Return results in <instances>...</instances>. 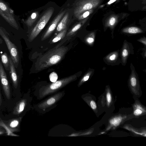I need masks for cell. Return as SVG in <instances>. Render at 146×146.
Instances as JSON below:
<instances>
[{"instance_id": "obj_1", "label": "cell", "mask_w": 146, "mask_h": 146, "mask_svg": "<svg viewBox=\"0 0 146 146\" xmlns=\"http://www.w3.org/2000/svg\"><path fill=\"white\" fill-rule=\"evenodd\" d=\"M68 50L62 46L51 50L42 55L36 63V70L40 71L56 64L63 58Z\"/></svg>"}, {"instance_id": "obj_2", "label": "cell", "mask_w": 146, "mask_h": 146, "mask_svg": "<svg viewBox=\"0 0 146 146\" xmlns=\"http://www.w3.org/2000/svg\"><path fill=\"white\" fill-rule=\"evenodd\" d=\"M76 75H73L41 87L38 92L40 99L51 95L77 79Z\"/></svg>"}, {"instance_id": "obj_3", "label": "cell", "mask_w": 146, "mask_h": 146, "mask_svg": "<svg viewBox=\"0 0 146 146\" xmlns=\"http://www.w3.org/2000/svg\"><path fill=\"white\" fill-rule=\"evenodd\" d=\"M54 11V9L52 7L48 8L45 11L31 30L29 38L30 42L34 40L43 29L50 19Z\"/></svg>"}, {"instance_id": "obj_4", "label": "cell", "mask_w": 146, "mask_h": 146, "mask_svg": "<svg viewBox=\"0 0 146 146\" xmlns=\"http://www.w3.org/2000/svg\"><path fill=\"white\" fill-rule=\"evenodd\" d=\"M64 92H61L53 94L46 99L36 104V110L39 112L45 113L47 112L52 108L56 106V103L63 96Z\"/></svg>"}, {"instance_id": "obj_5", "label": "cell", "mask_w": 146, "mask_h": 146, "mask_svg": "<svg viewBox=\"0 0 146 146\" xmlns=\"http://www.w3.org/2000/svg\"><path fill=\"white\" fill-rule=\"evenodd\" d=\"M0 35L5 42L13 63L16 66L17 65L19 61V56L17 47L10 41L0 28Z\"/></svg>"}, {"instance_id": "obj_6", "label": "cell", "mask_w": 146, "mask_h": 146, "mask_svg": "<svg viewBox=\"0 0 146 146\" xmlns=\"http://www.w3.org/2000/svg\"><path fill=\"white\" fill-rule=\"evenodd\" d=\"M0 79L7 98L9 100L11 97L10 90L6 74L2 64L0 61Z\"/></svg>"}, {"instance_id": "obj_7", "label": "cell", "mask_w": 146, "mask_h": 146, "mask_svg": "<svg viewBox=\"0 0 146 146\" xmlns=\"http://www.w3.org/2000/svg\"><path fill=\"white\" fill-rule=\"evenodd\" d=\"M65 11H62L55 18L47 30L42 36L41 40H44L48 38L57 27L60 19L63 16Z\"/></svg>"}, {"instance_id": "obj_8", "label": "cell", "mask_w": 146, "mask_h": 146, "mask_svg": "<svg viewBox=\"0 0 146 146\" xmlns=\"http://www.w3.org/2000/svg\"><path fill=\"white\" fill-rule=\"evenodd\" d=\"M9 67L11 76L14 87L17 88L18 83V79L13 62L10 57H9Z\"/></svg>"}, {"instance_id": "obj_9", "label": "cell", "mask_w": 146, "mask_h": 146, "mask_svg": "<svg viewBox=\"0 0 146 146\" xmlns=\"http://www.w3.org/2000/svg\"><path fill=\"white\" fill-rule=\"evenodd\" d=\"M22 117H20L12 119L7 125V127L11 131H18Z\"/></svg>"}, {"instance_id": "obj_10", "label": "cell", "mask_w": 146, "mask_h": 146, "mask_svg": "<svg viewBox=\"0 0 146 146\" xmlns=\"http://www.w3.org/2000/svg\"><path fill=\"white\" fill-rule=\"evenodd\" d=\"M26 103L27 100L26 99H23L20 101L14 109L13 114L15 115H18L20 114L24 110Z\"/></svg>"}, {"instance_id": "obj_11", "label": "cell", "mask_w": 146, "mask_h": 146, "mask_svg": "<svg viewBox=\"0 0 146 146\" xmlns=\"http://www.w3.org/2000/svg\"><path fill=\"white\" fill-rule=\"evenodd\" d=\"M68 13H67L63 17L62 19L59 22L56 27L57 31L60 32L66 28V25L68 20Z\"/></svg>"}, {"instance_id": "obj_12", "label": "cell", "mask_w": 146, "mask_h": 146, "mask_svg": "<svg viewBox=\"0 0 146 146\" xmlns=\"http://www.w3.org/2000/svg\"><path fill=\"white\" fill-rule=\"evenodd\" d=\"M13 13V11L10 9L6 3L0 0V14L1 15L12 14Z\"/></svg>"}, {"instance_id": "obj_13", "label": "cell", "mask_w": 146, "mask_h": 146, "mask_svg": "<svg viewBox=\"0 0 146 146\" xmlns=\"http://www.w3.org/2000/svg\"><path fill=\"white\" fill-rule=\"evenodd\" d=\"M38 12L33 13L25 21V23L28 27L31 26L38 18Z\"/></svg>"}, {"instance_id": "obj_14", "label": "cell", "mask_w": 146, "mask_h": 146, "mask_svg": "<svg viewBox=\"0 0 146 146\" xmlns=\"http://www.w3.org/2000/svg\"><path fill=\"white\" fill-rule=\"evenodd\" d=\"M129 53V50L128 44L125 42L123 46L121 52V57L123 62L125 63Z\"/></svg>"}, {"instance_id": "obj_15", "label": "cell", "mask_w": 146, "mask_h": 146, "mask_svg": "<svg viewBox=\"0 0 146 146\" xmlns=\"http://www.w3.org/2000/svg\"><path fill=\"white\" fill-rule=\"evenodd\" d=\"M123 32L125 33L131 34L142 33L143 31L140 29L135 27H130L123 29Z\"/></svg>"}, {"instance_id": "obj_16", "label": "cell", "mask_w": 146, "mask_h": 146, "mask_svg": "<svg viewBox=\"0 0 146 146\" xmlns=\"http://www.w3.org/2000/svg\"><path fill=\"white\" fill-rule=\"evenodd\" d=\"M67 28L60 31L52 40V43L56 42L62 39L65 37L67 32Z\"/></svg>"}, {"instance_id": "obj_17", "label": "cell", "mask_w": 146, "mask_h": 146, "mask_svg": "<svg viewBox=\"0 0 146 146\" xmlns=\"http://www.w3.org/2000/svg\"><path fill=\"white\" fill-rule=\"evenodd\" d=\"M1 60L6 70H8L9 66V59L5 52L1 54Z\"/></svg>"}, {"instance_id": "obj_18", "label": "cell", "mask_w": 146, "mask_h": 146, "mask_svg": "<svg viewBox=\"0 0 146 146\" xmlns=\"http://www.w3.org/2000/svg\"><path fill=\"white\" fill-rule=\"evenodd\" d=\"M82 25L81 23H79L74 26L68 33L67 36L72 35L75 33L81 27Z\"/></svg>"}, {"instance_id": "obj_19", "label": "cell", "mask_w": 146, "mask_h": 146, "mask_svg": "<svg viewBox=\"0 0 146 146\" xmlns=\"http://www.w3.org/2000/svg\"><path fill=\"white\" fill-rule=\"evenodd\" d=\"M92 73V71H90L87 72L82 78L78 85H80L83 82L88 80Z\"/></svg>"}, {"instance_id": "obj_20", "label": "cell", "mask_w": 146, "mask_h": 146, "mask_svg": "<svg viewBox=\"0 0 146 146\" xmlns=\"http://www.w3.org/2000/svg\"><path fill=\"white\" fill-rule=\"evenodd\" d=\"M49 77L50 81L53 82L57 80L58 78V76L56 72H53L50 74Z\"/></svg>"}, {"instance_id": "obj_21", "label": "cell", "mask_w": 146, "mask_h": 146, "mask_svg": "<svg viewBox=\"0 0 146 146\" xmlns=\"http://www.w3.org/2000/svg\"><path fill=\"white\" fill-rule=\"evenodd\" d=\"M121 117H118L112 119L110 121V123L115 126L118 125L121 121Z\"/></svg>"}, {"instance_id": "obj_22", "label": "cell", "mask_w": 146, "mask_h": 146, "mask_svg": "<svg viewBox=\"0 0 146 146\" xmlns=\"http://www.w3.org/2000/svg\"><path fill=\"white\" fill-rule=\"evenodd\" d=\"M117 56V54L116 52H114L109 55L108 57V59L111 61L115 60Z\"/></svg>"}, {"instance_id": "obj_23", "label": "cell", "mask_w": 146, "mask_h": 146, "mask_svg": "<svg viewBox=\"0 0 146 146\" xmlns=\"http://www.w3.org/2000/svg\"><path fill=\"white\" fill-rule=\"evenodd\" d=\"M94 40V38L92 34H90L86 39V42L88 44H92Z\"/></svg>"}, {"instance_id": "obj_24", "label": "cell", "mask_w": 146, "mask_h": 146, "mask_svg": "<svg viewBox=\"0 0 146 146\" xmlns=\"http://www.w3.org/2000/svg\"><path fill=\"white\" fill-rule=\"evenodd\" d=\"M115 18L113 17H112L110 19L109 24L110 26H113L115 24Z\"/></svg>"}, {"instance_id": "obj_25", "label": "cell", "mask_w": 146, "mask_h": 146, "mask_svg": "<svg viewBox=\"0 0 146 146\" xmlns=\"http://www.w3.org/2000/svg\"><path fill=\"white\" fill-rule=\"evenodd\" d=\"M91 107L93 109H95L96 108V103L94 101H92L90 103Z\"/></svg>"}, {"instance_id": "obj_26", "label": "cell", "mask_w": 146, "mask_h": 146, "mask_svg": "<svg viewBox=\"0 0 146 146\" xmlns=\"http://www.w3.org/2000/svg\"><path fill=\"white\" fill-rule=\"evenodd\" d=\"M107 99L108 102L109 103H110L111 101V98L110 93L109 92L107 94Z\"/></svg>"}, {"instance_id": "obj_27", "label": "cell", "mask_w": 146, "mask_h": 146, "mask_svg": "<svg viewBox=\"0 0 146 146\" xmlns=\"http://www.w3.org/2000/svg\"><path fill=\"white\" fill-rule=\"evenodd\" d=\"M137 40L140 42L143 43L144 45H146V39L145 37L141 38L140 39L138 40Z\"/></svg>"}, {"instance_id": "obj_28", "label": "cell", "mask_w": 146, "mask_h": 146, "mask_svg": "<svg viewBox=\"0 0 146 146\" xmlns=\"http://www.w3.org/2000/svg\"><path fill=\"white\" fill-rule=\"evenodd\" d=\"M142 113L141 110L139 109H137L135 110L134 112V114L136 115H138L141 114Z\"/></svg>"}, {"instance_id": "obj_29", "label": "cell", "mask_w": 146, "mask_h": 146, "mask_svg": "<svg viewBox=\"0 0 146 146\" xmlns=\"http://www.w3.org/2000/svg\"><path fill=\"white\" fill-rule=\"evenodd\" d=\"M2 127V126L0 125V135L3 134L5 132L4 130Z\"/></svg>"}, {"instance_id": "obj_30", "label": "cell", "mask_w": 146, "mask_h": 146, "mask_svg": "<svg viewBox=\"0 0 146 146\" xmlns=\"http://www.w3.org/2000/svg\"><path fill=\"white\" fill-rule=\"evenodd\" d=\"M117 0H110L108 3V4H110L115 2Z\"/></svg>"}, {"instance_id": "obj_31", "label": "cell", "mask_w": 146, "mask_h": 146, "mask_svg": "<svg viewBox=\"0 0 146 146\" xmlns=\"http://www.w3.org/2000/svg\"><path fill=\"white\" fill-rule=\"evenodd\" d=\"M2 102V99L1 98V95L0 93V106L1 105Z\"/></svg>"}, {"instance_id": "obj_32", "label": "cell", "mask_w": 146, "mask_h": 146, "mask_svg": "<svg viewBox=\"0 0 146 146\" xmlns=\"http://www.w3.org/2000/svg\"><path fill=\"white\" fill-rule=\"evenodd\" d=\"M3 42V40H2L0 38V44H1Z\"/></svg>"}]
</instances>
